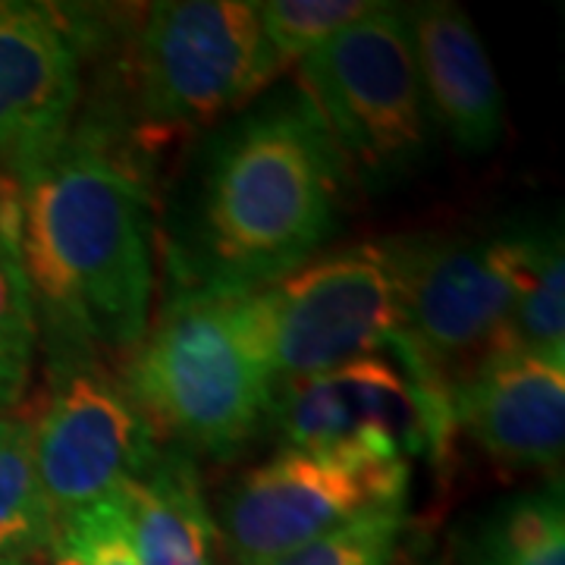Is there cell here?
Returning a JSON list of instances; mask_svg holds the SVG:
<instances>
[{"label": "cell", "mask_w": 565, "mask_h": 565, "mask_svg": "<svg viewBox=\"0 0 565 565\" xmlns=\"http://www.w3.org/2000/svg\"><path fill=\"white\" fill-rule=\"evenodd\" d=\"M452 422L497 462L556 468L565 449V352H493L456 390Z\"/></svg>", "instance_id": "7c38bea8"}, {"label": "cell", "mask_w": 565, "mask_h": 565, "mask_svg": "<svg viewBox=\"0 0 565 565\" xmlns=\"http://www.w3.org/2000/svg\"><path fill=\"white\" fill-rule=\"evenodd\" d=\"M110 505L139 565H214L217 525L189 452L163 446L139 478L110 497Z\"/></svg>", "instance_id": "5bb4252c"}, {"label": "cell", "mask_w": 565, "mask_h": 565, "mask_svg": "<svg viewBox=\"0 0 565 565\" xmlns=\"http://www.w3.org/2000/svg\"><path fill=\"white\" fill-rule=\"evenodd\" d=\"M10 167L22 267L51 362L129 359L151 327L154 286L151 202L136 170L88 132H66Z\"/></svg>", "instance_id": "6da1fadb"}, {"label": "cell", "mask_w": 565, "mask_h": 565, "mask_svg": "<svg viewBox=\"0 0 565 565\" xmlns=\"http://www.w3.org/2000/svg\"><path fill=\"white\" fill-rule=\"evenodd\" d=\"M345 167L302 92L270 98L211 141L180 289L248 296L321 255L343 207Z\"/></svg>", "instance_id": "7a4b0ae2"}, {"label": "cell", "mask_w": 565, "mask_h": 565, "mask_svg": "<svg viewBox=\"0 0 565 565\" xmlns=\"http://www.w3.org/2000/svg\"><path fill=\"white\" fill-rule=\"evenodd\" d=\"M54 390L35 427V471L57 527L107 503L161 452V437L102 359L51 362Z\"/></svg>", "instance_id": "9c48e42d"}, {"label": "cell", "mask_w": 565, "mask_h": 565, "mask_svg": "<svg viewBox=\"0 0 565 565\" xmlns=\"http://www.w3.org/2000/svg\"><path fill=\"white\" fill-rule=\"evenodd\" d=\"M415 66L434 126L468 154L497 148L505 132L503 88L481 35L456 3H418L408 10Z\"/></svg>", "instance_id": "4fadbf2b"}, {"label": "cell", "mask_w": 565, "mask_h": 565, "mask_svg": "<svg viewBox=\"0 0 565 565\" xmlns=\"http://www.w3.org/2000/svg\"><path fill=\"white\" fill-rule=\"evenodd\" d=\"M286 449H377L440 456L456 430L393 355H364L270 390L267 418Z\"/></svg>", "instance_id": "30bf717a"}, {"label": "cell", "mask_w": 565, "mask_h": 565, "mask_svg": "<svg viewBox=\"0 0 565 565\" xmlns=\"http://www.w3.org/2000/svg\"><path fill=\"white\" fill-rule=\"evenodd\" d=\"M456 565H565L563 487L493 503L456 541Z\"/></svg>", "instance_id": "9a60e30c"}, {"label": "cell", "mask_w": 565, "mask_h": 565, "mask_svg": "<svg viewBox=\"0 0 565 565\" xmlns=\"http://www.w3.org/2000/svg\"><path fill=\"white\" fill-rule=\"evenodd\" d=\"M10 399H7V396H3V393H0V415H3V412H7V408H10Z\"/></svg>", "instance_id": "603a6c76"}, {"label": "cell", "mask_w": 565, "mask_h": 565, "mask_svg": "<svg viewBox=\"0 0 565 565\" xmlns=\"http://www.w3.org/2000/svg\"><path fill=\"white\" fill-rule=\"evenodd\" d=\"M371 0H270L262 3V35L277 70L302 63L311 51L367 17Z\"/></svg>", "instance_id": "d6986e66"}, {"label": "cell", "mask_w": 565, "mask_h": 565, "mask_svg": "<svg viewBox=\"0 0 565 565\" xmlns=\"http://www.w3.org/2000/svg\"><path fill=\"white\" fill-rule=\"evenodd\" d=\"M57 544L76 550L88 565H139L110 500L92 505V509L79 512L76 519H70L61 527Z\"/></svg>", "instance_id": "44dd1931"}, {"label": "cell", "mask_w": 565, "mask_h": 565, "mask_svg": "<svg viewBox=\"0 0 565 565\" xmlns=\"http://www.w3.org/2000/svg\"><path fill=\"white\" fill-rule=\"evenodd\" d=\"M500 349L565 352V258L556 226H527L525 267Z\"/></svg>", "instance_id": "ac0fdd59"}, {"label": "cell", "mask_w": 565, "mask_h": 565, "mask_svg": "<svg viewBox=\"0 0 565 565\" xmlns=\"http://www.w3.org/2000/svg\"><path fill=\"white\" fill-rule=\"evenodd\" d=\"M0 565H39V563H0Z\"/></svg>", "instance_id": "cb8c5ba5"}, {"label": "cell", "mask_w": 565, "mask_h": 565, "mask_svg": "<svg viewBox=\"0 0 565 565\" xmlns=\"http://www.w3.org/2000/svg\"><path fill=\"white\" fill-rule=\"evenodd\" d=\"M47 565H88L82 559L76 550H70V546L57 544L51 550V556H47Z\"/></svg>", "instance_id": "7402d4cb"}, {"label": "cell", "mask_w": 565, "mask_h": 565, "mask_svg": "<svg viewBox=\"0 0 565 565\" xmlns=\"http://www.w3.org/2000/svg\"><path fill=\"white\" fill-rule=\"evenodd\" d=\"M403 534V505L371 509L318 541L286 553L274 565H393Z\"/></svg>", "instance_id": "ffe728a7"}, {"label": "cell", "mask_w": 565, "mask_h": 565, "mask_svg": "<svg viewBox=\"0 0 565 565\" xmlns=\"http://www.w3.org/2000/svg\"><path fill=\"white\" fill-rule=\"evenodd\" d=\"M412 465L377 449H282L223 497L233 565H274L371 509L403 505Z\"/></svg>", "instance_id": "ba28073f"}, {"label": "cell", "mask_w": 565, "mask_h": 565, "mask_svg": "<svg viewBox=\"0 0 565 565\" xmlns=\"http://www.w3.org/2000/svg\"><path fill=\"white\" fill-rule=\"evenodd\" d=\"M158 437L182 452L233 456L267 418L270 377L248 337L243 296L180 289L120 377Z\"/></svg>", "instance_id": "3957f363"}, {"label": "cell", "mask_w": 565, "mask_h": 565, "mask_svg": "<svg viewBox=\"0 0 565 565\" xmlns=\"http://www.w3.org/2000/svg\"><path fill=\"white\" fill-rule=\"evenodd\" d=\"M61 527L41 493L32 418L0 415V563H39L57 546Z\"/></svg>", "instance_id": "2e32d148"}, {"label": "cell", "mask_w": 565, "mask_h": 565, "mask_svg": "<svg viewBox=\"0 0 565 565\" xmlns=\"http://www.w3.org/2000/svg\"><path fill=\"white\" fill-rule=\"evenodd\" d=\"M305 102L318 114L345 177L367 189L408 180L427 158V114L408 10L377 3L367 17L299 63Z\"/></svg>", "instance_id": "5b68a950"}, {"label": "cell", "mask_w": 565, "mask_h": 565, "mask_svg": "<svg viewBox=\"0 0 565 565\" xmlns=\"http://www.w3.org/2000/svg\"><path fill=\"white\" fill-rule=\"evenodd\" d=\"M280 70L255 0H167L136 41V98L145 132H195L243 107Z\"/></svg>", "instance_id": "52a82bcc"}, {"label": "cell", "mask_w": 565, "mask_h": 565, "mask_svg": "<svg viewBox=\"0 0 565 565\" xmlns=\"http://www.w3.org/2000/svg\"><path fill=\"white\" fill-rule=\"evenodd\" d=\"M20 182L13 167H0V393L17 403L25 390L39 323L22 267Z\"/></svg>", "instance_id": "e0dca14e"}, {"label": "cell", "mask_w": 565, "mask_h": 565, "mask_svg": "<svg viewBox=\"0 0 565 565\" xmlns=\"http://www.w3.org/2000/svg\"><path fill=\"white\" fill-rule=\"evenodd\" d=\"M79 39L51 3L0 0V158H32L70 132Z\"/></svg>", "instance_id": "8fae6325"}, {"label": "cell", "mask_w": 565, "mask_h": 565, "mask_svg": "<svg viewBox=\"0 0 565 565\" xmlns=\"http://www.w3.org/2000/svg\"><path fill=\"white\" fill-rule=\"evenodd\" d=\"M399 330L390 355L434 403L503 343L525 267L527 226L497 236H396Z\"/></svg>", "instance_id": "277c9868"}, {"label": "cell", "mask_w": 565, "mask_h": 565, "mask_svg": "<svg viewBox=\"0 0 565 565\" xmlns=\"http://www.w3.org/2000/svg\"><path fill=\"white\" fill-rule=\"evenodd\" d=\"M243 311L270 390L381 355L399 330L393 239L315 255L282 280L243 296Z\"/></svg>", "instance_id": "8992f818"}]
</instances>
